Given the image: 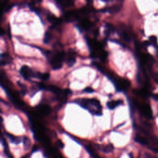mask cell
Listing matches in <instances>:
<instances>
[{"label": "cell", "mask_w": 158, "mask_h": 158, "mask_svg": "<svg viewBox=\"0 0 158 158\" xmlns=\"http://www.w3.org/2000/svg\"><path fill=\"white\" fill-rule=\"evenodd\" d=\"M75 102L85 109H88L91 114L102 115V107L99 101L95 98L77 99Z\"/></svg>", "instance_id": "cell-1"}, {"label": "cell", "mask_w": 158, "mask_h": 158, "mask_svg": "<svg viewBox=\"0 0 158 158\" xmlns=\"http://www.w3.org/2000/svg\"><path fill=\"white\" fill-rule=\"evenodd\" d=\"M114 84L115 88L118 91H125L130 86V81L127 78L121 77H114L110 80Z\"/></svg>", "instance_id": "cell-2"}, {"label": "cell", "mask_w": 158, "mask_h": 158, "mask_svg": "<svg viewBox=\"0 0 158 158\" xmlns=\"http://www.w3.org/2000/svg\"><path fill=\"white\" fill-rule=\"evenodd\" d=\"M118 35L125 41L130 42L133 38V33L131 30L125 25H120L117 29Z\"/></svg>", "instance_id": "cell-3"}, {"label": "cell", "mask_w": 158, "mask_h": 158, "mask_svg": "<svg viewBox=\"0 0 158 158\" xmlns=\"http://www.w3.org/2000/svg\"><path fill=\"white\" fill-rule=\"evenodd\" d=\"M133 104L138 109L140 113L146 118L152 119V111L149 104L147 103L139 104L137 102H133Z\"/></svg>", "instance_id": "cell-4"}, {"label": "cell", "mask_w": 158, "mask_h": 158, "mask_svg": "<svg viewBox=\"0 0 158 158\" xmlns=\"http://www.w3.org/2000/svg\"><path fill=\"white\" fill-rule=\"evenodd\" d=\"M35 72L27 65H23L20 69V74L25 80H28L30 78H35Z\"/></svg>", "instance_id": "cell-5"}, {"label": "cell", "mask_w": 158, "mask_h": 158, "mask_svg": "<svg viewBox=\"0 0 158 158\" xmlns=\"http://www.w3.org/2000/svg\"><path fill=\"white\" fill-rule=\"evenodd\" d=\"M80 14L78 10H71L67 11L64 14V17L67 22H73L80 19Z\"/></svg>", "instance_id": "cell-6"}, {"label": "cell", "mask_w": 158, "mask_h": 158, "mask_svg": "<svg viewBox=\"0 0 158 158\" xmlns=\"http://www.w3.org/2000/svg\"><path fill=\"white\" fill-rule=\"evenodd\" d=\"M93 26V23L87 18H83L80 20L79 23L77 24L76 27L79 30H86L91 28Z\"/></svg>", "instance_id": "cell-7"}, {"label": "cell", "mask_w": 158, "mask_h": 158, "mask_svg": "<svg viewBox=\"0 0 158 158\" xmlns=\"http://www.w3.org/2000/svg\"><path fill=\"white\" fill-rule=\"evenodd\" d=\"M65 60L69 67H72L75 64L76 62V57L74 51L72 50H69L68 51V54L65 56Z\"/></svg>", "instance_id": "cell-8"}, {"label": "cell", "mask_w": 158, "mask_h": 158, "mask_svg": "<svg viewBox=\"0 0 158 158\" xmlns=\"http://www.w3.org/2000/svg\"><path fill=\"white\" fill-rule=\"evenodd\" d=\"M38 112L43 115H47L50 113L51 109L49 105L46 104H40L36 106Z\"/></svg>", "instance_id": "cell-9"}, {"label": "cell", "mask_w": 158, "mask_h": 158, "mask_svg": "<svg viewBox=\"0 0 158 158\" xmlns=\"http://www.w3.org/2000/svg\"><path fill=\"white\" fill-rule=\"evenodd\" d=\"M134 139L136 142L144 146H149V144L148 138L146 136H143L140 134H136L134 138Z\"/></svg>", "instance_id": "cell-10"}, {"label": "cell", "mask_w": 158, "mask_h": 158, "mask_svg": "<svg viewBox=\"0 0 158 158\" xmlns=\"http://www.w3.org/2000/svg\"><path fill=\"white\" fill-rule=\"evenodd\" d=\"M12 57L7 52H4L1 54V64L2 65H6L9 64L12 61Z\"/></svg>", "instance_id": "cell-11"}, {"label": "cell", "mask_w": 158, "mask_h": 158, "mask_svg": "<svg viewBox=\"0 0 158 158\" xmlns=\"http://www.w3.org/2000/svg\"><path fill=\"white\" fill-rule=\"evenodd\" d=\"M122 7V4L121 3L115 4H114L112 6H109V7L106 8V11L109 12L110 14H114L117 13L118 11H120Z\"/></svg>", "instance_id": "cell-12"}, {"label": "cell", "mask_w": 158, "mask_h": 158, "mask_svg": "<svg viewBox=\"0 0 158 158\" xmlns=\"http://www.w3.org/2000/svg\"><path fill=\"white\" fill-rule=\"evenodd\" d=\"M56 4L60 8H65L72 6L74 4L73 1L70 0H63V1H56Z\"/></svg>", "instance_id": "cell-13"}, {"label": "cell", "mask_w": 158, "mask_h": 158, "mask_svg": "<svg viewBox=\"0 0 158 158\" xmlns=\"http://www.w3.org/2000/svg\"><path fill=\"white\" fill-rule=\"evenodd\" d=\"M123 104V101L122 100H112L110 101L107 102V107L110 109L113 110L117 106Z\"/></svg>", "instance_id": "cell-14"}, {"label": "cell", "mask_w": 158, "mask_h": 158, "mask_svg": "<svg viewBox=\"0 0 158 158\" xmlns=\"http://www.w3.org/2000/svg\"><path fill=\"white\" fill-rule=\"evenodd\" d=\"M47 19L53 25H59L61 22V20L60 19L57 18L56 16H55L54 14H48L47 15Z\"/></svg>", "instance_id": "cell-15"}, {"label": "cell", "mask_w": 158, "mask_h": 158, "mask_svg": "<svg viewBox=\"0 0 158 158\" xmlns=\"http://www.w3.org/2000/svg\"><path fill=\"white\" fill-rule=\"evenodd\" d=\"M134 93H135V94L141 98H146L149 95V93L146 88H142L139 89H135L134 91Z\"/></svg>", "instance_id": "cell-16"}, {"label": "cell", "mask_w": 158, "mask_h": 158, "mask_svg": "<svg viewBox=\"0 0 158 158\" xmlns=\"http://www.w3.org/2000/svg\"><path fill=\"white\" fill-rule=\"evenodd\" d=\"M99 148V149L105 152V153H110L111 152L113 151L114 150V146L112 144H106V145H101L99 146L98 147Z\"/></svg>", "instance_id": "cell-17"}, {"label": "cell", "mask_w": 158, "mask_h": 158, "mask_svg": "<svg viewBox=\"0 0 158 158\" xmlns=\"http://www.w3.org/2000/svg\"><path fill=\"white\" fill-rule=\"evenodd\" d=\"M79 13L82 15H85V14H88L89 13H91L92 11H93V9L92 7H91L90 6H83L82 7H81L80 9H78Z\"/></svg>", "instance_id": "cell-18"}, {"label": "cell", "mask_w": 158, "mask_h": 158, "mask_svg": "<svg viewBox=\"0 0 158 158\" xmlns=\"http://www.w3.org/2000/svg\"><path fill=\"white\" fill-rule=\"evenodd\" d=\"M6 136H7V138L10 139V141L12 143H15V144H19V143H20V138H19V137L15 136H14L13 135L10 134V133H6Z\"/></svg>", "instance_id": "cell-19"}, {"label": "cell", "mask_w": 158, "mask_h": 158, "mask_svg": "<svg viewBox=\"0 0 158 158\" xmlns=\"http://www.w3.org/2000/svg\"><path fill=\"white\" fill-rule=\"evenodd\" d=\"M52 39V34L51 32H49V31H46L45 33H44V38H43V42L44 44H48L51 40Z\"/></svg>", "instance_id": "cell-20"}, {"label": "cell", "mask_w": 158, "mask_h": 158, "mask_svg": "<svg viewBox=\"0 0 158 158\" xmlns=\"http://www.w3.org/2000/svg\"><path fill=\"white\" fill-rule=\"evenodd\" d=\"M114 31V27L110 23H107L106 26V30L104 31V34L106 36H109L110 34Z\"/></svg>", "instance_id": "cell-21"}, {"label": "cell", "mask_w": 158, "mask_h": 158, "mask_svg": "<svg viewBox=\"0 0 158 158\" xmlns=\"http://www.w3.org/2000/svg\"><path fill=\"white\" fill-rule=\"evenodd\" d=\"M23 144H24L25 149L26 150L28 149L30 146V143H31L30 139L27 136H25L23 137Z\"/></svg>", "instance_id": "cell-22"}, {"label": "cell", "mask_w": 158, "mask_h": 158, "mask_svg": "<svg viewBox=\"0 0 158 158\" xmlns=\"http://www.w3.org/2000/svg\"><path fill=\"white\" fill-rule=\"evenodd\" d=\"M149 44L156 46L157 44V38L155 36H151L149 38Z\"/></svg>", "instance_id": "cell-23"}, {"label": "cell", "mask_w": 158, "mask_h": 158, "mask_svg": "<svg viewBox=\"0 0 158 158\" xmlns=\"http://www.w3.org/2000/svg\"><path fill=\"white\" fill-rule=\"evenodd\" d=\"M144 157L145 158H158L157 156H154L148 152H146L144 153Z\"/></svg>", "instance_id": "cell-24"}, {"label": "cell", "mask_w": 158, "mask_h": 158, "mask_svg": "<svg viewBox=\"0 0 158 158\" xmlns=\"http://www.w3.org/2000/svg\"><path fill=\"white\" fill-rule=\"evenodd\" d=\"M83 91H84V92H86V93H90L94 92V89H93V88H91V87H86V88H85L84 89Z\"/></svg>", "instance_id": "cell-25"}, {"label": "cell", "mask_w": 158, "mask_h": 158, "mask_svg": "<svg viewBox=\"0 0 158 158\" xmlns=\"http://www.w3.org/2000/svg\"><path fill=\"white\" fill-rule=\"evenodd\" d=\"M57 146L59 147V148H63V146H64V144H63V143H62V142L60 141V140H57Z\"/></svg>", "instance_id": "cell-26"}, {"label": "cell", "mask_w": 158, "mask_h": 158, "mask_svg": "<svg viewBox=\"0 0 158 158\" xmlns=\"http://www.w3.org/2000/svg\"><path fill=\"white\" fill-rule=\"evenodd\" d=\"M154 81H155V82L156 83V84L158 85V72L154 74Z\"/></svg>", "instance_id": "cell-27"}, {"label": "cell", "mask_w": 158, "mask_h": 158, "mask_svg": "<svg viewBox=\"0 0 158 158\" xmlns=\"http://www.w3.org/2000/svg\"><path fill=\"white\" fill-rule=\"evenodd\" d=\"M151 96L154 100L158 101V94H153Z\"/></svg>", "instance_id": "cell-28"}]
</instances>
